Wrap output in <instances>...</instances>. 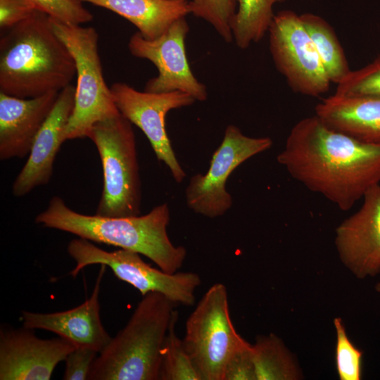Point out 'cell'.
<instances>
[{"instance_id":"cell-20","label":"cell","mask_w":380,"mask_h":380,"mask_svg":"<svg viewBox=\"0 0 380 380\" xmlns=\"http://www.w3.org/2000/svg\"><path fill=\"white\" fill-rule=\"evenodd\" d=\"M257 380H297L302 374L281 338L274 334L260 336L252 344Z\"/></svg>"},{"instance_id":"cell-19","label":"cell","mask_w":380,"mask_h":380,"mask_svg":"<svg viewBox=\"0 0 380 380\" xmlns=\"http://www.w3.org/2000/svg\"><path fill=\"white\" fill-rule=\"evenodd\" d=\"M108 9L131 22L146 39L163 34L190 14L188 0H80Z\"/></svg>"},{"instance_id":"cell-15","label":"cell","mask_w":380,"mask_h":380,"mask_svg":"<svg viewBox=\"0 0 380 380\" xmlns=\"http://www.w3.org/2000/svg\"><path fill=\"white\" fill-rule=\"evenodd\" d=\"M75 87L70 84L59 91L55 105L37 134L27 160L12 186L13 194L20 197L34 188L47 184L53 163L75 106Z\"/></svg>"},{"instance_id":"cell-18","label":"cell","mask_w":380,"mask_h":380,"mask_svg":"<svg viewBox=\"0 0 380 380\" xmlns=\"http://www.w3.org/2000/svg\"><path fill=\"white\" fill-rule=\"evenodd\" d=\"M315 115L335 129L380 146V99L334 94L316 106Z\"/></svg>"},{"instance_id":"cell-24","label":"cell","mask_w":380,"mask_h":380,"mask_svg":"<svg viewBox=\"0 0 380 380\" xmlns=\"http://www.w3.org/2000/svg\"><path fill=\"white\" fill-rule=\"evenodd\" d=\"M234 0H190V14L212 25L227 43L233 41L232 22L236 11Z\"/></svg>"},{"instance_id":"cell-30","label":"cell","mask_w":380,"mask_h":380,"mask_svg":"<svg viewBox=\"0 0 380 380\" xmlns=\"http://www.w3.org/2000/svg\"><path fill=\"white\" fill-rule=\"evenodd\" d=\"M37 9L28 0H0V27L7 30L30 16Z\"/></svg>"},{"instance_id":"cell-16","label":"cell","mask_w":380,"mask_h":380,"mask_svg":"<svg viewBox=\"0 0 380 380\" xmlns=\"http://www.w3.org/2000/svg\"><path fill=\"white\" fill-rule=\"evenodd\" d=\"M104 267L101 265L92 293L83 303L68 310L52 313L23 310V327L49 331L72 341L76 346L87 347L100 353L111 339L100 317V284Z\"/></svg>"},{"instance_id":"cell-1","label":"cell","mask_w":380,"mask_h":380,"mask_svg":"<svg viewBox=\"0 0 380 380\" xmlns=\"http://www.w3.org/2000/svg\"><path fill=\"white\" fill-rule=\"evenodd\" d=\"M277 161L293 179L342 210L380 184V146L335 129L315 114L293 125Z\"/></svg>"},{"instance_id":"cell-3","label":"cell","mask_w":380,"mask_h":380,"mask_svg":"<svg viewBox=\"0 0 380 380\" xmlns=\"http://www.w3.org/2000/svg\"><path fill=\"white\" fill-rule=\"evenodd\" d=\"M169 222L167 203L144 215L110 217L77 213L58 196H53L46 209L35 218V222L44 227L141 254L162 270L175 273L183 265L186 250L171 242L167 232Z\"/></svg>"},{"instance_id":"cell-12","label":"cell","mask_w":380,"mask_h":380,"mask_svg":"<svg viewBox=\"0 0 380 380\" xmlns=\"http://www.w3.org/2000/svg\"><path fill=\"white\" fill-rule=\"evenodd\" d=\"M189 31L186 18H182L155 39H146L139 32L130 37L128 49L131 54L150 61L158 71L157 77L146 82L145 91H180L196 101H204L208 99L206 87L194 76L186 57L185 39Z\"/></svg>"},{"instance_id":"cell-31","label":"cell","mask_w":380,"mask_h":380,"mask_svg":"<svg viewBox=\"0 0 380 380\" xmlns=\"http://www.w3.org/2000/svg\"><path fill=\"white\" fill-rule=\"evenodd\" d=\"M376 291L380 293V282H378L375 286Z\"/></svg>"},{"instance_id":"cell-28","label":"cell","mask_w":380,"mask_h":380,"mask_svg":"<svg viewBox=\"0 0 380 380\" xmlns=\"http://www.w3.org/2000/svg\"><path fill=\"white\" fill-rule=\"evenodd\" d=\"M222 380H257L252 344L244 338L229 356Z\"/></svg>"},{"instance_id":"cell-9","label":"cell","mask_w":380,"mask_h":380,"mask_svg":"<svg viewBox=\"0 0 380 380\" xmlns=\"http://www.w3.org/2000/svg\"><path fill=\"white\" fill-rule=\"evenodd\" d=\"M268 33L274 65L293 91L315 97L329 90L331 82L300 15L278 12Z\"/></svg>"},{"instance_id":"cell-27","label":"cell","mask_w":380,"mask_h":380,"mask_svg":"<svg viewBox=\"0 0 380 380\" xmlns=\"http://www.w3.org/2000/svg\"><path fill=\"white\" fill-rule=\"evenodd\" d=\"M35 8L50 18L65 24L81 25L94 16L80 0H28Z\"/></svg>"},{"instance_id":"cell-13","label":"cell","mask_w":380,"mask_h":380,"mask_svg":"<svg viewBox=\"0 0 380 380\" xmlns=\"http://www.w3.org/2000/svg\"><path fill=\"white\" fill-rule=\"evenodd\" d=\"M32 330L1 328V380H49L57 365L77 347L61 336L39 338Z\"/></svg>"},{"instance_id":"cell-5","label":"cell","mask_w":380,"mask_h":380,"mask_svg":"<svg viewBox=\"0 0 380 380\" xmlns=\"http://www.w3.org/2000/svg\"><path fill=\"white\" fill-rule=\"evenodd\" d=\"M102 164L103 191L96 214L110 217L140 214L141 192L132 123L121 114L96 122L87 137Z\"/></svg>"},{"instance_id":"cell-23","label":"cell","mask_w":380,"mask_h":380,"mask_svg":"<svg viewBox=\"0 0 380 380\" xmlns=\"http://www.w3.org/2000/svg\"><path fill=\"white\" fill-rule=\"evenodd\" d=\"M177 318V312L170 324L162 347L159 379L201 380L183 340L175 333Z\"/></svg>"},{"instance_id":"cell-29","label":"cell","mask_w":380,"mask_h":380,"mask_svg":"<svg viewBox=\"0 0 380 380\" xmlns=\"http://www.w3.org/2000/svg\"><path fill=\"white\" fill-rule=\"evenodd\" d=\"M99 353L87 347L77 346L65 359L63 379H87L91 365Z\"/></svg>"},{"instance_id":"cell-17","label":"cell","mask_w":380,"mask_h":380,"mask_svg":"<svg viewBox=\"0 0 380 380\" xmlns=\"http://www.w3.org/2000/svg\"><path fill=\"white\" fill-rule=\"evenodd\" d=\"M59 92L24 99L0 92V158H24L50 115Z\"/></svg>"},{"instance_id":"cell-26","label":"cell","mask_w":380,"mask_h":380,"mask_svg":"<svg viewBox=\"0 0 380 380\" xmlns=\"http://www.w3.org/2000/svg\"><path fill=\"white\" fill-rule=\"evenodd\" d=\"M336 334V365L341 380H360L362 374V353L347 336L342 319H334Z\"/></svg>"},{"instance_id":"cell-21","label":"cell","mask_w":380,"mask_h":380,"mask_svg":"<svg viewBox=\"0 0 380 380\" xmlns=\"http://www.w3.org/2000/svg\"><path fill=\"white\" fill-rule=\"evenodd\" d=\"M300 16L330 81L338 84L351 70L334 30L318 15L306 13Z\"/></svg>"},{"instance_id":"cell-8","label":"cell","mask_w":380,"mask_h":380,"mask_svg":"<svg viewBox=\"0 0 380 380\" xmlns=\"http://www.w3.org/2000/svg\"><path fill=\"white\" fill-rule=\"evenodd\" d=\"M185 327L184 345L201 380H222L228 357L243 338L232 324L224 284L207 290Z\"/></svg>"},{"instance_id":"cell-25","label":"cell","mask_w":380,"mask_h":380,"mask_svg":"<svg viewBox=\"0 0 380 380\" xmlns=\"http://www.w3.org/2000/svg\"><path fill=\"white\" fill-rule=\"evenodd\" d=\"M334 94L380 99V51L370 63L351 70L337 84Z\"/></svg>"},{"instance_id":"cell-2","label":"cell","mask_w":380,"mask_h":380,"mask_svg":"<svg viewBox=\"0 0 380 380\" xmlns=\"http://www.w3.org/2000/svg\"><path fill=\"white\" fill-rule=\"evenodd\" d=\"M0 38V92L30 99L59 92L76 75L74 58L54 32L51 18L36 10Z\"/></svg>"},{"instance_id":"cell-22","label":"cell","mask_w":380,"mask_h":380,"mask_svg":"<svg viewBox=\"0 0 380 380\" xmlns=\"http://www.w3.org/2000/svg\"><path fill=\"white\" fill-rule=\"evenodd\" d=\"M236 11L232 22L233 41L241 49L260 41L268 32L274 13L273 7L285 0H234Z\"/></svg>"},{"instance_id":"cell-6","label":"cell","mask_w":380,"mask_h":380,"mask_svg":"<svg viewBox=\"0 0 380 380\" xmlns=\"http://www.w3.org/2000/svg\"><path fill=\"white\" fill-rule=\"evenodd\" d=\"M51 23L72 54L76 68L75 106L65 139L84 138L96 122L120 114L103 77L99 34L92 27L65 24L51 18Z\"/></svg>"},{"instance_id":"cell-14","label":"cell","mask_w":380,"mask_h":380,"mask_svg":"<svg viewBox=\"0 0 380 380\" xmlns=\"http://www.w3.org/2000/svg\"><path fill=\"white\" fill-rule=\"evenodd\" d=\"M362 200L360 208L337 227L335 236L341 260L359 279L380 272V184Z\"/></svg>"},{"instance_id":"cell-7","label":"cell","mask_w":380,"mask_h":380,"mask_svg":"<svg viewBox=\"0 0 380 380\" xmlns=\"http://www.w3.org/2000/svg\"><path fill=\"white\" fill-rule=\"evenodd\" d=\"M67 249L76 262L70 272L73 277L88 265H105L109 267L119 279L139 290L142 296L158 292L175 305H193L195 291L201 284L200 276L195 272L168 273L158 270L145 262L139 253L132 251L121 248L107 251L82 238L70 241Z\"/></svg>"},{"instance_id":"cell-11","label":"cell","mask_w":380,"mask_h":380,"mask_svg":"<svg viewBox=\"0 0 380 380\" xmlns=\"http://www.w3.org/2000/svg\"><path fill=\"white\" fill-rule=\"evenodd\" d=\"M110 90L120 113L141 129L158 160L168 167L177 183L182 182L186 173L176 158L167 136L165 117L170 110L191 106L196 100L180 91H140L124 82H115Z\"/></svg>"},{"instance_id":"cell-10","label":"cell","mask_w":380,"mask_h":380,"mask_svg":"<svg viewBox=\"0 0 380 380\" xmlns=\"http://www.w3.org/2000/svg\"><path fill=\"white\" fill-rule=\"evenodd\" d=\"M272 146L270 137H248L238 127L228 125L208 172L194 175L189 182L185 191L188 207L210 218L224 215L232 205V196L225 187L231 173L246 160Z\"/></svg>"},{"instance_id":"cell-4","label":"cell","mask_w":380,"mask_h":380,"mask_svg":"<svg viewBox=\"0 0 380 380\" xmlns=\"http://www.w3.org/2000/svg\"><path fill=\"white\" fill-rule=\"evenodd\" d=\"M175 306L158 292L143 296L125 327L99 353L87 379H159L161 350Z\"/></svg>"}]
</instances>
